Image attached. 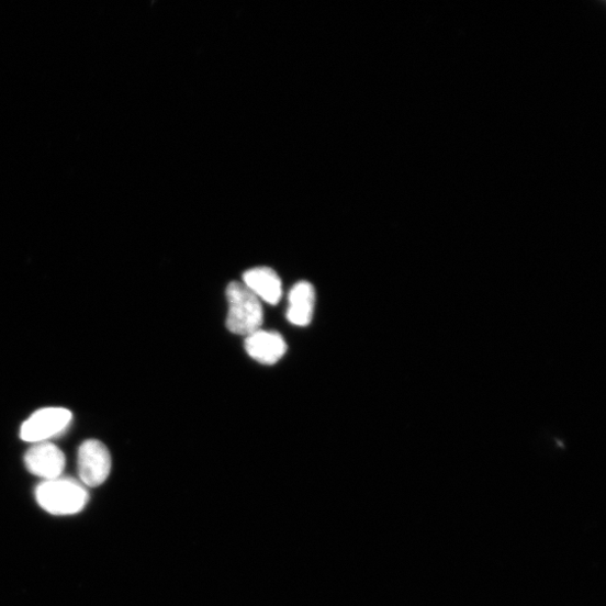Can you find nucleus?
Listing matches in <instances>:
<instances>
[{"instance_id": "obj_1", "label": "nucleus", "mask_w": 606, "mask_h": 606, "mask_svg": "<svg viewBox=\"0 0 606 606\" xmlns=\"http://www.w3.org/2000/svg\"><path fill=\"white\" fill-rule=\"evenodd\" d=\"M35 496L40 507L55 516L79 514L89 500L88 490L81 482L61 476L41 483Z\"/></svg>"}, {"instance_id": "obj_2", "label": "nucleus", "mask_w": 606, "mask_h": 606, "mask_svg": "<svg viewBox=\"0 0 606 606\" xmlns=\"http://www.w3.org/2000/svg\"><path fill=\"white\" fill-rule=\"evenodd\" d=\"M226 298V326L231 333L247 337L261 329L265 315L262 301L243 282H232L227 287Z\"/></svg>"}, {"instance_id": "obj_6", "label": "nucleus", "mask_w": 606, "mask_h": 606, "mask_svg": "<svg viewBox=\"0 0 606 606\" xmlns=\"http://www.w3.org/2000/svg\"><path fill=\"white\" fill-rule=\"evenodd\" d=\"M245 349L252 360L263 366H274L284 357L288 347L279 333L260 329L246 337Z\"/></svg>"}, {"instance_id": "obj_7", "label": "nucleus", "mask_w": 606, "mask_h": 606, "mask_svg": "<svg viewBox=\"0 0 606 606\" xmlns=\"http://www.w3.org/2000/svg\"><path fill=\"white\" fill-rule=\"evenodd\" d=\"M316 291L312 283L301 281L293 285L288 296L287 319L290 324L306 327L312 324Z\"/></svg>"}, {"instance_id": "obj_8", "label": "nucleus", "mask_w": 606, "mask_h": 606, "mask_svg": "<svg viewBox=\"0 0 606 606\" xmlns=\"http://www.w3.org/2000/svg\"><path fill=\"white\" fill-rule=\"evenodd\" d=\"M243 283L261 301L277 305L282 298V282L274 270L256 268L246 271Z\"/></svg>"}, {"instance_id": "obj_5", "label": "nucleus", "mask_w": 606, "mask_h": 606, "mask_svg": "<svg viewBox=\"0 0 606 606\" xmlns=\"http://www.w3.org/2000/svg\"><path fill=\"white\" fill-rule=\"evenodd\" d=\"M24 461L27 470L44 481L60 478L66 468V458L61 449L45 441L31 447L25 453Z\"/></svg>"}, {"instance_id": "obj_3", "label": "nucleus", "mask_w": 606, "mask_h": 606, "mask_svg": "<svg viewBox=\"0 0 606 606\" xmlns=\"http://www.w3.org/2000/svg\"><path fill=\"white\" fill-rule=\"evenodd\" d=\"M78 470L80 482L87 487L103 484L112 470V458L109 448L97 439L81 444L78 451Z\"/></svg>"}, {"instance_id": "obj_4", "label": "nucleus", "mask_w": 606, "mask_h": 606, "mask_svg": "<svg viewBox=\"0 0 606 606\" xmlns=\"http://www.w3.org/2000/svg\"><path fill=\"white\" fill-rule=\"evenodd\" d=\"M72 415L64 408H45L34 413L21 428V438L30 442H44L63 433Z\"/></svg>"}]
</instances>
